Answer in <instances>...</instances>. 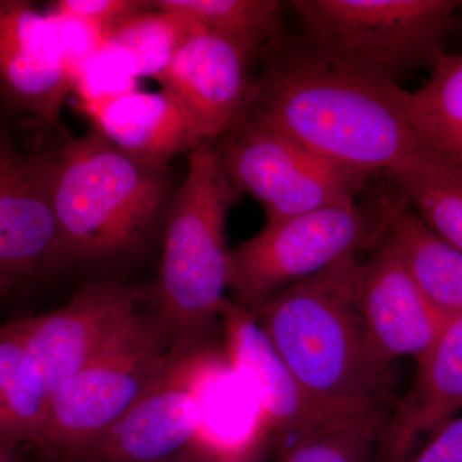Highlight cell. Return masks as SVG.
Segmentation results:
<instances>
[{
  "label": "cell",
  "instance_id": "7",
  "mask_svg": "<svg viewBox=\"0 0 462 462\" xmlns=\"http://www.w3.org/2000/svg\"><path fill=\"white\" fill-rule=\"evenodd\" d=\"M378 217L357 203L327 207L282 220L231 251L229 291L256 311L269 298L355 257L378 236Z\"/></svg>",
  "mask_w": 462,
  "mask_h": 462
},
{
  "label": "cell",
  "instance_id": "28",
  "mask_svg": "<svg viewBox=\"0 0 462 462\" xmlns=\"http://www.w3.org/2000/svg\"><path fill=\"white\" fill-rule=\"evenodd\" d=\"M218 443L200 436L193 445L188 447L180 455L167 462H211Z\"/></svg>",
  "mask_w": 462,
  "mask_h": 462
},
{
  "label": "cell",
  "instance_id": "21",
  "mask_svg": "<svg viewBox=\"0 0 462 462\" xmlns=\"http://www.w3.org/2000/svg\"><path fill=\"white\" fill-rule=\"evenodd\" d=\"M389 178L419 217L462 252V170L425 153Z\"/></svg>",
  "mask_w": 462,
  "mask_h": 462
},
{
  "label": "cell",
  "instance_id": "23",
  "mask_svg": "<svg viewBox=\"0 0 462 462\" xmlns=\"http://www.w3.org/2000/svg\"><path fill=\"white\" fill-rule=\"evenodd\" d=\"M153 8L178 11L256 56L278 36L282 3L276 0H157Z\"/></svg>",
  "mask_w": 462,
  "mask_h": 462
},
{
  "label": "cell",
  "instance_id": "14",
  "mask_svg": "<svg viewBox=\"0 0 462 462\" xmlns=\"http://www.w3.org/2000/svg\"><path fill=\"white\" fill-rule=\"evenodd\" d=\"M75 74L56 23L32 3L0 2V100L9 111L56 125Z\"/></svg>",
  "mask_w": 462,
  "mask_h": 462
},
{
  "label": "cell",
  "instance_id": "26",
  "mask_svg": "<svg viewBox=\"0 0 462 462\" xmlns=\"http://www.w3.org/2000/svg\"><path fill=\"white\" fill-rule=\"evenodd\" d=\"M404 462H462V416L434 431L430 442Z\"/></svg>",
  "mask_w": 462,
  "mask_h": 462
},
{
  "label": "cell",
  "instance_id": "19",
  "mask_svg": "<svg viewBox=\"0 0 462 462\" xmlns=\"http://www.w3.org/2000/svg\"><path fill=\"white\" fill-rule=\"evenodd\" d=\"M50 400L41 367L0 327V442L42 451Z\"/></svg>",
  "mask_w": 462,
  "mask_h": 462
},
{
  "label": "cell",
  "instance_id": "30",
  "mask_svg": "<svg viewBox=\"0 0 462 462\" xmlns=\"http://www.w3.org/2000/svg\"><path fill=\"white\" fill-rule=\"evenodd\" d=\"M7 287L8 285L5 284V282H3L2 279H0V293H2V291H5V289Z\"/></svg>",
  "mask_w": 462,
  "mask_h": 462
},
{
  "label": "cell",
  "instance_id": "20",
  "mask_svg": "<svg viewBox=\"0 0 462 462\" xmlns=\"http://www.w3.org/2000/svg\"><path fill=\"white\" fill-rule=\"evenodd\" d=\"M410 106L427 151L462 170V53L440 57Z\"/></svg>",
  "mask_w": 462,
  "mask_h": 462
},
{
  "label": "cell",
  "instance_id": "11",
  "mask_svg": "<svg viewBox=\"0 0 462 462\" xmlns=\"http://www.w3.org/2000/svg\"><path fill=\"white\" fill-rule=\"evenodd\" d=\"M138 312V296L132 289L90 284L54 311L0 327L32 356L51 397L66 380L91 363Z\"/></svg>",
  "mask_w": 462,
  "mask_h": 462
},
{
  "label": "cell",
  "instance_id": "25",
  "mask_svg": "<svg viewBox=\"0 0 462 462\" xmlns=\"http://www.w3.org/2000/svg\"><path fill=\"white\" fill-rule=\"evenodd\" d=\"M149 7L151 3L141 0H60L50 14L60 20L84 23L107 42L108 36L125 21Z\"/></svg>",
  "mask_w": 462,
  "mask_h": 462
},
{
  "label": "cell",
  "instance_id": "22",
  "mask_svg": "<svg viewBox=\"0 0 462 462\" xmlns=\"http://www.w3.org/2000/svg\"><path fill=\"white\" fill-rule=\"evenodd\" d=\"M392 406L349 413L282 447L279 462H369L378 454Z\"/></svg>",
  "mask_w": 462,
  "mask_h": 462
},
{
  "label": "cell",
  "instance_id": "24",
  "mask_svg": "<svg viewBox=\"0 0 462 462\" xmlns=\"http://www.w3.org/2000/svg\"><path fill=\"white\" fill-rule=\"evenodd\" d=\"M197 27L181 12L151 5L118 26L105 48L120 53L136 78L157 79Z\"/></svg>",
  "mask_w": 462,
  "mask_h": 462
},
{
  "label": "cell",
  "instance_id": "17",
  "mask_svg": "<svg viewBox=\"0 0 462 462\" xmlns=\"http://www.w3.org/2000/svg\"><path fill=\"white\" fill-rule=\"evenodd\" d=\"M415 382L392 410L378 454L404 462L419 438L439 430L462 410V316L446 319L433 345L416 360Z\"/></svg>",
  "mask_w": 462,
  "mask_h": 462
},
{
  "label": "cell",
  "instance_id": "16",
  "mask_svg": "<svg viewBox=\"0 0 462 462\" xmlns=\"http://www.w3.org/2000/svg\"><path fill=\"white\" fill-rule=\"evenodd\" d=\"M79 102L94 132L154 169H166L173 157L203 145L188 116L163 90L130 89Z\"/></svg>",
  "mask_w": 462,
  "mask_h": 462
},
{
  "label": "cell",
  "instance_id": "10",
  "mask_svg": "<svg viewBox=\"0 0 462 462\" xmlns=\"http://www.w3.org/2000/svg\"><path fill=\"white\" fill-rule=\"evenodd\" d=\"M220 321L226 363L256 397L258 421L269 431L273 446L282 447L327 422L376 407L325 402L310 393L273 348L254 312L236 300L227 298Z\"/></svg>",
  "mask_w": 462,
  "mask_h": 462
},
{
  "label": "cell",
  "instance_id": "6",
  "mask_svg": "<svg viewBox=\"0 0 462 462\" xmlns=\"http://www.w3.org/2000/svg\"><path fill=\"white\" fill-rule=\"evenodd\" d=\"M157 315L138 312L91 363L51 394L42 452L78 462L165 378L187 349Z\"/></svg>",
  "mask_w": 462,
  "mask_h": 462
},
{
  "label": "cell",
  "instance_id": "1",
  "mask_svg": "<svg viewBox=\"0 0 462 462\" xmlns=\"http://www.w3.org/2000/svg\"><path fill=\"white\" fill-rule=\"evenodd\" d=\"M242 117L370 176H389L430 153L410 91L337 69L312 51L273 62Z\"/></svg>",
  "mask_w": 462,
  "mask_h": 462
},
{
  "label": "cell",
  "instance_id": "13",
  "mask_svg": "<svg viewBox=\"0 0 462 462\" xmlns=\"http://www.w3.org/2000/svg\"><path fill=\"white\" fill-rule=\"evenodd\" d=\"M254 54L197 27L156 80L188 116L203 144L225 135L247 109Z\"/></svg>",
  "mask_w": 462,
  "mask_h": 462
},
{
  "label": "cell",
  "instance_id": "15",
  "mask_svg": "<svg viewBox=\"0 0 462 462\" xmlns=\"http://www.w3.org/2000/svg\"><path fill=\"white\" fill-rule=\"evenodd\" d=\"M363 263L360 307L374 351L387 364L418 360L433 345L446 318L421 293L396 254L376 242Z\"/></svg>",
  "mask_w": 462,
  "mask_h": 462
},
{
  "label": "cell",
  "instance_id": "5",
  "mask_svg": "<svg viewBox=\"0 0 462 462\" xmlns=\"http://www.w3.org/2000/svg\"><path fill=\"white\" fill-rule=\"evenodd\" d=\"M312 53L372 80L433 67L462 9V0H294Z\"/></svg>",
  "mask_w": 462,
  "mask_h": 462
},
{
  "label": "cell",
  "instance_id": "27",
  "mask_svg": "<svg viewBox=\"0 0 462 462\" xmlns=\"http://www.w3.org/2000/svg\"><path fill=\"white\" fill-rule=\"evenodd\" d=\"M272 446L269 431L257 421L245 439L234 445H218L211 462H266Z\"/></svg>",
  "mask_w": 462,
  "mask_h": 462
},
{
  "label": "cell",
  "instance_id": "29",
  "mask_svg": "<svg viewBox=\"0 0 462 462\" xmlns=\"http://www.w3.org/2000/svg\"><path fill=\"white\" fill-rule=\"evenodd\" d=\"M0 462H21L16 447L0 442Z\"/></svg>",
  "mask_w": 462,
  "mask_h": 462
},
{
  "label": "cell",
  "instance_id": "3",
  "mask_svg": "<svg viewBox=\"0 0 462 462\" xmlns=\"http://www.w3.org/2000/svg\"><path fill=\"white\" fill-rule=\"evenodd\" d=\"M53 209L62 258L103 261L141 247L167 199L166 169L144 165L98 133L53 153Z\"/></svg>",
  "mask_w": 462,
  "mask_h": 462
},
{
  "label": "cell",
  "instance_id": "8",
  "mask_svg": "<svg viewBox=\"0 0 462 462\" xmlns=\"http://www.w3.org/2000/svg\"><path fill=\"white\" fill-rule=\"evenodd\" d=\"M216 151L236 190L263 206L266 223L356 203L372 178L245 117L225 134Z\"/></svg>",
  "mask_w": 462,
  "mask_h": 462
},
{
  "label": "cell",
  "instance_id": "18",
  "mask_svg": "<svg viewBox=\"0 0 462 462\" xmlns=\"http://www.w3.org/2000/svg\"><path fill=\"white\" fill-rule=\"evenodd\" d=\"M375 242L396 254L440 315L462 316V252L434 233L400 196L380 208Z\"/></svg>",
  "mask_w": 462,
  "mask_h": 462
},
{
  "label": "cell",
  "instance_id": "12",
  "mask_svg": "<svg viewBox=\"0 0 462 462\" xmlns=\"http://www.w3.org/2000/svg\"><path fill=\"white\" fill-rule=\"evenodd\" d=\"M51 182L53 154L25 153L0 121V279L7 285L62 258Z\"/></svg>",
  "mask_w": 462,
  "mask_h": 462
},
{
  "label": "cell",
  "instance_id": "2",
  "mask_svg": "<svg viewBox=\"0 0 462 462\" xmlns=\"http://www.w3.org/2000/svg\"><path fill=\"white\" fill-rule=\"evenodd\" d=\"M361 270L356 256L346 258L279 291L254 315L289 369L319 400L392 406L396 365L383 361L367 336L358 296Z\"/></svg>",
  "mask_w": 462,
  "mask_h": 462
},
{
  "label": "cell",
  "instance_id": "4",
  "mask_svg": "<svg viewBox=\"0 0 462 462\" xmlns=\"http://www.w3.org/2000/svg\"><path fill=\"white\" fill-rule=\"evenodd\" d=\"M239 191L211 144L190 152L180 189L169 207L156 289L158 316L179 345H207L229 291L226 220Z\"/></svg>",
  "mask_w": 462,
  "mask_h": 462
},
{
  "label": "cell",
  "instance_id": "9",
  "mask_svg": "<svg viewBox=\"0 0 462 462\" xmlns=\"http://www.w3.org/2000/svg\"><path fill=\"white\" fill-rule=\"evenodd\" d=\"M223 358L208 346L187 349L78 462H167L203 434V389Z\"/></svg>",
  "mask_w": 462,
  "mask_h": 462
}]
</instances>
